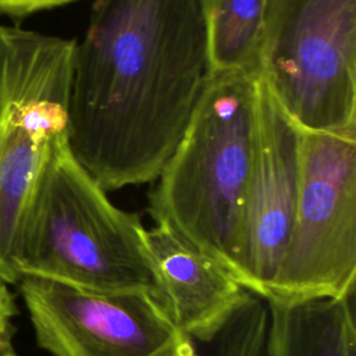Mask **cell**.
<instances>
[{
  "instance_id": "cell-1",
  "label": "cell",
  "mask_w": 356,
  "mask_h": 356,
  "mask_svg": "<svg viewBox=\"0 0 356 356\" xmlns=\"http://www.w3.org/2000/svg\"><path fill=\"white\" fill-rule=\"evenodd\" d=\"M204 0H95L67 145L104 191L154 181L213 76Z\"/></svg>"
},
{
  "instance_id": "cell-2",
  "label": "cell",
  "mask_w": 356,
  "mask_h": 356,
  "mask_svg": "<svg viewBox=\"0 0 356 356\" xmlns=\"http://www.w3.org/2000/svg\"><path fill=\"white\" fill-rule=\"evenodd\" d=\"M13 263L18 278L79 289L145 292L163 303L147 229L117 207L71 154L67 138L51 146L24 211Z\"/></svg>"
},
{
  "instance_id": "cell-3",
  "label": "cell",
  "mask_w": 356,
  "mask_h": 356,
  "mask_svg": "<svg viewBox=\"0 0 356 356\" xmlns=\"http://www.w3.org/2000/svg\"><path fill=\"white\" fill-rule=\"evenodd\" d=\"M257 72H214L149 195V214L238 280V243L253 171Z\"/></svg>"
},
{
  "instance_id": "cell-4",
  "label": "cell",
  "mask_w": 356,
  "mask_h": 356,
  "mask_svg": "<svg viewBox=\"0 0 356 356\" xmlns=\"http://www.w3.org/2000/svg\"><path fill=\"white\" fill-rule=\"evenodd\" d=\"M74 39L0 25V281L18 284L13 256L33 185L67 138Z\"/></svg>"
},
{
  "instance_id": "cell-5",
  "label": "cell",
  "mask_w": 356,
  "mask_h": 356,
  "mask_svg": "<svg viewBox=\"0 0 356 356\" xmlns=\"http://www.w3.org/2000/svg\"><path fill=\"white\" fill-rule=\"evenodd\" d=\"M257 74L300 131L356 129V0H268Z\"/></svg>"
},
{
  "instance_id": "cell-6",
  "label": "cell",
  "mask_w": 356,
  "mask_h": 356,
  "mask_svg": "<svg viewBox=\"0 0 356 356\" xmlns=\"http://www.w3.org/2000/svg\"><path fill=\"white\" fill-rule=\"evenodd\" d=\"M356 129L302 131V170L292 235L264 300L355 295Z\"/></svg>"
},
{
  "instance_id": "cell-7",
  "label": "cell",
  "mask_w": 356,
  "mask_h": 356,
  "mask_svg": "<svg viewBox=\"0 0 356 356\" xmlns=\"http://www.w3.org/2000/svg\"><path fill=\"white\" fill-rule=\"evenodd\" d=\"M18 288L36 343L51 356H199L149 293L92 292L33 277Z\"/></svg>"
},
{
  "instance_id": "cell-8",
  "label": "cell",
  "mask_w": 356,
  "mask_h": 356,
  "mask_svg": "<svg viewBox=\"0 0 356 356\" xmlns=\"http://www.w3.org/2000/svg\"><path fill=\"white\" fill-rule=\"evenodd\" d=\"M300 170L302 131L257 74L256 150L238 243V281L261 299L268 295L292 235Z\"/></svg>"
},
{
  "instance_id": "cell-9",
  "label": "cell",
  "mask_w": 356,
  "mask_h": 356,
  "mask_svg": "<svg viewBox=\"0 0 356 356\" xmlns=\"http://www.w3.org/2000/svg\"><path fill=\"white\" fill-rule=\"evenodd\" d=\"M147 239L163 286V305L195 342L216 337L253 295L225 267L156 224Z\"/></svg>"
},
{
  "instance_id": "cell-10",
  "label": "cell",
  "mask_w": 356,
  "mask_h": 356,
  "mask_svg": "<svg viewBox=\"0 0 356 356\" xmlns=\"http://www.w3.org/2000/svg\"><path fill=\"white\" fill-rule=\"evenodd\" d=\"M266 305L267 356H356L353 296Z\"/></svg>"
},
{
  "instance_id": "cell-11",
  "label": "cell",
  "mask_w": 356,
  "mask_h": 356,
  "mask_svg": "<svg viewBox=\"0 0 356 356\" xmlns=\"http://www.w3.org/2000/svg\"><path fill=\"white\" fill-rule=\"evenodd\" d=\"M268 0H204L214 72H257Z\"/></svg>"
},
{
  "instance_id": "cell-12",
  "label": "cell",
  "mask_w": 356,
  "mask_h": 356,
  "mask_svg": "<svg viewBox=\"0 0 356 356\" xmlns=\"http://www.w3.org/2000/svg\"><path fill=\"white\" fill-rule=\"evenodd\" d=\"M267 325L266 300L252 295L216 337L196 342L199 356H267Z\"/></svg>"
},
{
  "instance_id": "cell-13",
  "label": "cell",
  "mask_w": 356,
  "mask_h": 356,
  "mask_svg": "<svg viewBox=\"0 0 356 356\" xmlns=\"http://www.w3.org/2000/svg\"><path fill=\"white\" fill-rule=\"evenodd\" d=\"M18 307L8 285L0 281V356H18L14 345Z\"/></svg>"
},
{
  "instance_id": "cell-14",
  "label": "cell",
  "mask_w": 356,
  "mask_h": 356,
  "mask_svg": "<svg viewBox=\"0 0 356 356\" xmlns=\"http://www.w3.org/2000/svg\"><path fill=\"white\" fill-rule=\"evenodd\" d=\"M74 0H0V14L25 17L42 10L68 4Z\"/></svg>"
}]
</instances>
